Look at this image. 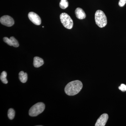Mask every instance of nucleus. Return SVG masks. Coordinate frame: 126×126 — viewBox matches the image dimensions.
Masks as SVG:
<instances>
[{"instance_id": "f257e3e1", "label": "nucleus", "mask_w": 126, "mask_h": 126, "mask_svg": "<svg viewBox=\"0 0 126 126\" xmlns=\"http://www.w3.org/2000/svg\"><path fill=\"white\" fill-rule=\"evenodd\" d=\"M83 87L82 82L75 80L69 83L65 86L64 91L69 96H74L79 93Z\"/></svg>"}, {"instance_id": "f03ea898", "label": "nucleus", "mask_w": 126, "mask_h": 126, "mask_svg": "<svg viewBox=\"0 0 126 126\" xmlns=\"http://www.w3.org/2000/svg\"><path fill=\"white\" fill-rule=\"evenodd\" d=\"M94 19L96 24L100 28L105 27L107 24V16L101 10H98L96 11Z\"/></svg>"}, {"instance_id": "7ed1b4c3", "label": "nucleus", "mask_w": 126, "mask_h": 126, "mask_svg": "<svg viewBox=\"0 0 126 126\" xmlns=\"http://www.w3.org/2000/svg\"><path fill=\"white\" fill-rule=\"evenodd\" d=\"M45 107V105L43 103L39 102L35 104L30 109L29 115L31 117L36 116L44 111Z\"/></svg>"}, {"instance_id": "20e7f679", "label": "nucleus", "mask_w": 126, "mask_h": 126, "mask_svg": "<svg viewBox=\"0 0 126 126\" xmlns=\"http://www.w3.org/2000/svg\"><path fill=\"white\" fill-rule=\"evenodd\" d=\"M60 19L63 26L66 29H71L73 26V22L72 18L68 14L62 13L60 15Z\"/></svg>"}, {"instance_id": "39448f33", "label": "nucleus", "mask_w": 126, "mask_h": 126, "mask_svg": "<svg viewBox=\"0 0 126 126\" xmlns=\"http://www.w3.org/2000/svg\"><path fill=\"white\" fill-rule=\"evenodd\" d=\"M0 22L1 24L7 26L11 27L14 24V19L9 16H3L0 19Z\"/></svg>"}, {"instance_id": "423d86ee", "label": "nucleus", "mask_w": 126, "mask_h": 126, "mask_svg": "<svg viewBox=\"0 0 126 126\" xmlns=\"http://www.w3.org/2000/svg\"><path fill=\"white\" fill-rule=\"evenodd\" d=\"M28 17L31 21L36 25L41 24V19L38 15L34 12H30L28 14Z\"/></svg>"}, {"instance_id": "0eeeda50", "label": "nucleus", "mask_w": 126, "mask_h": 126, "mask_svg": "<svg viewBox=\"0 0 126 126\" xmlns=\"http://www.w3.org/2000/svg\"><path fill=\"white\" fill-rule=\"evenodd\" d=\"M108 115L107 113H104L100 116L97 120L95 126H106L108 119Z\"/></svg>"}, {"instance_id": "6e6552de", "label": "nucleus", "mask_w": 126, "mask_h": 126, "mask_svg": "<svg viewBox=\"0 0 126 126\" xmlns=\"http://www.w3.org/2000/svg\"><path fill=\"white\" fill-rule=\"evenodd\" d=\"M3 41L10 46H13L15 47H18L19 46L18 41L14 36H11L10 39L8 37H4L3 38Z\"/></svg>"}, {"instance_id": "1a4fd4ad", "label": "nucleus", "mask_w": 126, "mask_h": 126, "mask_svg": "<svg viewBox=\"0 0 126 126\" xmlns=\"http://www.w3.org/2000/svg\"><path fill=\"white\" fill-rule=\"evenodd\" d=\"M76 16L79 19H83L86 18V15L83 10L80 8H77L75 11Z\"/></svg>"}, {"instance_id": "9d476101", "label": "nucleus", "mask_w": 126, "mask_h": 126, "mask_svg": "<svg viewBox=\"0 0 126 126\" xmlns=\"http://www.w3.org/2000/svg\"><path fill=\"white\" fill-rule=\"evenodd\" d=\"M44 64V61L41 58L36 56L34 58L33 65L35 68H39L43 65Z\"/></svg>"}, {"instance_id": "9b49d317", "label": "nucleus", "mask_w": 126, "mask_h": 126, "mask_svg": "<svg viewBox=\"0 0 126 126\" xmlns=\"http://www.w3.org/2000/svg\"><path fill=\"white\" fill-rule=\"evenodd\" d=\"M19 79L23 83H25L27 80V74L23 71H21L19 74Z\"/></svg>"}, {"instance_id": "f8f14e48", "label": "nucleus", "mask_w": 126, "mask_h": 126, "mask_svg": "<svg viewBox=\"0 0 126 126\" xmlns=\"http://www.w3.org/2000/svg\"><path fill=\"white\" fill-rule=\"evenodd\" d=\"M7 76V73L5 71H3L1 73L0 77L1 81H2L3 83H4L5 84L8 83V81L6 79Z\"/></svg>"}, {"instance_id": "ddd939ff", "label": "nucleus", "mask_w": 126, "mask_h": 126, "mask_svg": "<svg viewBox=\"0 0 126 126\" xmlns=\"http://www.w3.org/2000/svg\"><path fill=\"white\" fill-rule=\"evenodd\" d=\"M69 3L67 0H61L60 2V7L61 9H65L68 6Z\"/></svg>"}, {"instance_id": "4468645a", "label": "nucleus", "mask_w": 126, "mask_h": 126, "mask_svg": "<svg viewBox=\"0 0 126 126\" xmlns=\"http://www.w3.org/2000/svg\"><path fill=\"white\" fill-rule=\"evenodd\" d=\"M15 115V112L14 109L12 108H10L8 110V117L9 119L12 120L14 119Z\"/></svg>"}, {"instance_id": "2eb2a0df", "label": "nucleus", "mask_w": 126, "mask_h": 126, "mask_svg": "<svg viewBox=\"0 0 126 126\" xmlns=\"http://www.w3.org/2000/svg\"><path fill=\"white\" fill-rule=\"evenodd\" d=\"M118 88L119 90H121L122 92H125L126 91V86L125 84H122L121 86H119Z\"/></svg>"}, {"instance_id": "dca6fc26", "label": "nucleus", "mask_w": 126, "mask_h": 126, "mask_svg": "<svg viewBox=\"0 0 126 126\" xmlns=\"http://www.w3.org/2000/svg\"><path fill=\"white\" fill-rule=\"evenodd\" d=\"M126 3V0H119L118 5L120 7H123Z\"/></svg>"}]
</instances>
